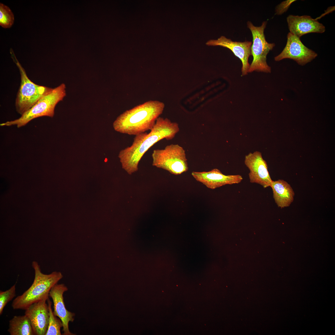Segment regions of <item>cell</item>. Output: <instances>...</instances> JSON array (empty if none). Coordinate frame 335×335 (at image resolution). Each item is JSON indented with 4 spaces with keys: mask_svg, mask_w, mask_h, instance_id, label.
<instances>
[{
    "mask_svg": "<svg viewBox=\"0 0 335 335\" xmlns=\"http://www.w3.org/2000/svg\"><path fill=\"white\" fill-rule=\"evenodd\" d=\"M179 130L177 123L159 117L149 133L135 136L131 145L120 151L118 157L123 168L130 175L137 171L140 160L151 147L163 139H172Z\"/></svg>",
    "mask_w": 335,
    "mask_h": 335,
    "instance_id": "6da1fadb",
    "label": "cell"
},
{
    "mask_svg": "<svg viewBox=\"0 0 335 335\" xmlns=\"http://www.w3.org/2000/svg\"><path fill=\"white\" fill-rule=\"evenodd\" d=\"M164 108V104L161 102L148 101L119 115L113 123L114 128L122 133L135 136L150 131Z\"/></svg>",
    "mask_w": 335,
    "mask_h": 335,
    "instance_id": "7a4b0ae2",
    "label": "cell"
},
{
    "mask_svg": "<svg viewBox=\"0 0 335 335\" xmlns=\"http://www.w3.org/2000/svg\"><path fill=\"white\" fill-rule=\"evenodd\" d=\"M32 266L35 273L33 283L27 290L13 300L11 306L13 309L25 310L34 303L48 299L51 288L63 277L60 272L54 271L49 274L43 273L36 261H33Z\"/></svg>",
    "mask_w": 335,
    "mask_h": 335,
    "instance_id": "3957f363",
    "label": "cell"
},
{
    "mask_svg": "<svg viewBox=\"0 0 335 335\" xmlns=\"http://www.w3.org/2000/svg\"><path fill=\"white\" fill-rule=\"evenodd\" d=\"M65 85L62 83L43 96L19 118L0 124L1 126L16 125L20 128L35 118L42 116L52 117L56 105L66 96Z\"/></svg>",
    "mask_w": 335,
    "mask_h": 335,
    "instance_id": "277c9868",
    "label": "cell"
},
{
    "mask_svg": "<svg viewBox=\"0 0 335 335\" xmlns=\"http://www.w3.org/2000/svg\"><path fill=\"white\" fill-rule=\"evenodd\" d=\"M10 51L11 57L18 67L20 75V84L16 99L15 106L16 111L21 115L52 88L36 84L31 81L11 48Z\"/></svg>",
    "mask_w": 335,
    "mask_h": 335,
    "instance_id": "5b68a950",
    "label": "cell"
},
{
    "mask_svg": "<svg viewBox=\"0 0 335 335\" xmlns=\"http://www.w3.org/2000/svg\"><path fill=\"white\" fill-rule=\"evenodd\" d=\"M267 23V21H264L260 26H256L250 21L247 22V27L252 35L251 54L253 57L248 72L254 71L271 72V68L266 62V56L270 51L275 47V44L268 42L266 39L264 32Z\"/></svg>",
    "mask_w": 335,
    "mask_h": 335,
    "instance_id": "8992f818",
    "label": "cell"
},
{
    "mask_svg": "<svg viewBox=\"0 0 335 335\" xmlns=\"http://www.w3.org/2000/svg\"><path fill=\"white\" fill-rule=\"evenodd\" d=\"M152 165L175 175H180L188 169L185 151L177 144L166 146L164 149L153 150Z\"/></svg>",
    "mask_w": 335,
    "mask_h": 335,
    "instance_id": "52a82bcc",
    "label": "cell"
},
{
    "mask_svg": "<svg viewBox=\"0 0 335 335\" xmlns=\"http://www.w3.org/2000/svg\"><path fill=\"white\" fill-rule=\"evenodd\" d=\"M317 55L315 51L306 47L300 38L289 32L285 47L274 59L278 61L285 59H291L299 65L303 66L312 61Z\"/></svg>",
    "mask_w": 335,
    "mask_h": 335,
    "instance_id": "ba28073f",
    "label": "cell"
},
{
    "mask_svg": "<svg viewBox=\"0 0 335 335\" xmlns=\"http://www.w3.org/2000/svg\"><path fill=\"white\" fill-rule=\"evenodd\" d=\"M244 163L250 171L248 177L250 182L259 184L264 188L270 187L273 181L269 174L266 162L260 152L249 153L245 156Z\"/></svg>",
    "mask_w": 335,
    "mask_h": 335,
    "instance_id": "9c48e42d",
    "label": "cell"
},
{
    "mask_svg": "<svg viewBox=\"0 0 335 335\" xmlns=\"http://www.w3.org/2000/svg\"><path fill=\"white\" fill-rule=\"evenodd\" d=\"M68 290V288L65 284H57L51 289L49 296L53 301L54 315L62 322L63 334L74 335L70 331L69 324V322H74L75 314L67 310L64 300L63 294Z\"/></svg>",
    "mask_w": 335,
    "mask_h": 335,
    "instance_id": "30bf717a",
    "label": "cell"
},
{
    "mask_svg": "<svg viewBox=\"0 0 335 335\" xmlns=\"http://www.w3.org/2000/svg\"><path fill=\"white\" fill-rule=\"evenodd\" d=\"M252 42L233 41L230 39L221 36L217 40H210L206 43L209 46H220L227 48L231 51L241 61L242 75L247 74L250 67L248 62L251 54V47Z\"/></svg>",
    "mask_w": 335,
    "mask_h": 335,
    "instance_id": "8fae6325",
    "label": "cell"
},
{
    "mask_svg": "<svg viewBox=\"0 0 335 335\" xmlns=\"http://www.w3.org/2000/svg\"><path fill=\"white\" fill-rule=\"evenodd\" d=\"M191 175L197 181L212 189L227 185L238 184L243 179L240 175H225L217 168L208 172L193 171Z\"/></svg>",
    "mask_w": 335,
    "mask_h": 335,
    "instance_id": "7c38bea8",
    "label": "cell"
},
{
    "mask_svg": "<svg viewBox=\"0 0 335 335\" xmlns=\"http://www.w3.org/2000/svg\"><path fill=\"white\" fill-rule=\"evenodd\" d=\"M286 19L289 32L299 38L309 33H323L325 31L322 24L309 16L290 15Z\"/></svg>",
    "mask_w": 335,
    "mask_h": 335,
    "instance_id": "4fadbf2b",
    "label": "cell"
},
{
    "mask_svg": "<svg viewBox=\"0 0 335 335\" xmlns=\"http://www.w3.org/2000/svg\"><path fill=\"white\" fill-rule=\"evenodd\" d=\"M47 299L34 303L25 310V314L30 320L34 335H45L47 332L49 319Z\"/></svg>",
    "mask_w": 335,
    "mask_h": 335,
    "instance_id": "5bb4252c",
    "label": "cell"
},
{
    "mask_svg": "<svg viewBox=\"0 0 335 335\" xmlns=\"http://www.w3.org/2000/svg\"><path fill=\"white\" fill-rule=\"evenodd\" d=\"M270 187L275 201L281 208L288 207L293 201L294 192L290 185L283 180L273 181Z\"/></svg>",
    "mask_w": 335,
    "mask_h": 335,
    "instance_id": "9a60e30c",
    "label": "cell"
},
{
    "mask_svg": "<svg viewBox=\"0 0 335 335\" xmlns=\"http://www.w3.org/2000/svg\"><path fill=\"white\" fill-rule=\"evenodd\" d=\"M8 331L11 335H34L30 320L25 314L15 316L10 319Z\"/></svg>",
    "mask_w": 335,
    "mask_h": 335,
    "instance_id": "2e32d148",
    "label": "cell"
},
{
    "mask_svg": "<svg viewBox=\"0 0 335 335\" xmlns=\"http://www.w3.org/2000/svg\"><path fill=\"white\" fill-rule=\"evenodd\" d=\"M47 302L49 311V319L45 335H61L60 329L63 326L62 322L54 315L51 308L52 303L49 298L47 299Z\"/></svg>",
    "mask_w": 335,
    "mask_h": 335,
    "instance_id": "e0dca14e",
    "label": "cell"
},
{
    "mask_svg": "<svg viewBox=\"0 0 335 335\" xmlns=\"http://www.w3.org/2000/svg\"><path fill=\"white\" fill-rule=\"evenodd\" d=\"M14 15L7 6L0 3V25L5 28H9L13 24Z\"/></svg>",
    "mask_w": 335,
    "mask_h": 335,
    "instance_id": "ac0fdd59",
    "label": "cell"
},
{
    "mask_svg": "<svg viewBox=\"0 0 335 335\" xmlns=\"http://www.w3.org/2000/svg\"><path fill=\"white\" fill-rule=\"evenodd\" d=\"M16 285L15 284L9 289L4 291H0V315L2 314L3 309L10 301L16 295Z\"/></svg>",
    "mask_w": 335,
    "mask_h": 335,
    "instance_id": "d6986e66",
    "label": "cell"
},
{
    "mask_svg": "<svg viewBox=\"0 0 335 335\" xmlns=\"http://www.w3.org/2000/svg\"><path fill=\"white\" fill-rule=\"evenodd\" d=\"M295 0H286L282 2L276 7L275 12L277 15H281L285 12L288 9L291 5Z\"/></svg>",
    "mask_w": 335,
    "mask_h": 335,
    "instance_id": "ffe728a7",
    "label": "cell"
}]
</instances>
